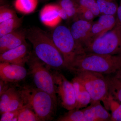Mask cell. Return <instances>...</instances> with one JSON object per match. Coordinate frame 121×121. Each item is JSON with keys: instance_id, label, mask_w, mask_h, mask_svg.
Segmentation results:
<instances>
[{"instance_id": "obj_1", "label": "cell", "mask_w": 121, "mask_h": 121, "mask_svg": "<svg viewBox=\"0 0 121 121\" xmlns=\"http://www.w3.org/2000/svg\"><path fill=\"white\" fill-rule=\"evenodd\" d=\"M26 37L31 43L36 56L48 67L56 70L66 68L61 53L51 36L39 28H32L26 32Z\"/></svg>"}, {"instance_id": "obj_2", "label": "cell", "mask_w": 121, "mask_h": 121, "mask_svg": "<svg viewBox=\"0 0 121 121\" xmlns=\"http://www.w3.org/2000/svg\"><path fill=\"white\" fill-rule=\"evenodd\" d=\"M121 67V55L84 52L78 55L67 69L75 74L83 71L102 74H115Z\"/></svg>"}, {"instance_id": "obj_3", "label": "cell", "mask_w": 121, "mask_h": 121, "mask_svg": "<svg viewBox=\"0 0 121 121\" xmlns=\"http://www.w3.org/2000/svg\"><path fill=\"white\" fill-rule=\"evenodd\" d=\"M25 104L34 110L41 121L50 120L57 105L50 94L36 87L25 86L20 90Z\"/></svg>"}, {"instance_id": "obj_4", "label": "cell", "mask_w": 121, "mask_h": 121, "mask_svg": "<svg viewBox=\"0 0 121 121\" xmlns=\"http://www.w3.org/2000/svg\"><path fill=\"white\" fill-rule=\"evenodd\" d=\"M84 51L87 53L102 55H121V24L118 20L112 29L91 43L85 48Z\"/></svg>"}, {"instance_id": "obj_5", "label": "cell", "mask_w": 121, "mask_h": 121, "mask_svg": "<svg viewBox=\"0 0 121 121\" xmlns=\"http://www.w3.org/2000/svg\"><path fill=\"white\" fill-rule=\"evenodd\" d=\"M75 77L89 92L91 102L102 101L107 109L109 92L106 77L103 74L90 71H83L75 74Z\"/></svg>"}, {"instance_id": "obj_6", "label": "cell", "mask_w": 121, "mask_h": 121, "mask_svg": "<svg viewBox=\"0 0 121 121\" xmlns=\"http://www.w3.org/2000/svg\"><path fill=\"white\" fill-rule=\"evenodd\" d=\"M52 38L63 56L67 69L78 55L84 52L78 47L70 28L63 25H58L52 32Z\"/></svg>"}, {"instance_id": "obj_7", "label": "cell", "mask_w": 121, "mask_h": 121, "mask_svg": "<svg viewBox=\"0 0 121 121\" xmlns=\"http://www.w3.org/2000/svg\"><path fill=\"white\" fill-rule=\"evenodd\" d=\"M26 63L36 87L48 93L57 101L54 77L50 67L36 56L30 55Z\"/></svg>"}, {"instance_id": "obj_8", "label": "cell", "mask_w": 121, "mask_h": 121, "mask_svg": "<svg viewBox=\"0 0 121 121\" xmlns=\"http://www.w3.org/2000/svg\"><path fill=\"white\" fill-rule=\"evenodd\" d=\"M52 73L56 93L60 98L62 106L68 111L76 108V99L72 82L68 81L63 75L59 72Z\"/></svg>"}, {"instance_id": "obj_9", "label": "cell", "mask_w": 121, "mask_h": 121, "mask_svg": "<svg viewBox=\"0 0 121 121\" xmlns=\"http://www.w3.org/2000/svg\"><path fill=\"white\" fill-rule=\"evenodd\" d=\"M0 97V114L19 109L25 105L20 91L13 87L8 86Z\"/></svg>"}, {"instance_id": "obj_10", "label": "cell", "mask_w": 121, "mask_h": 121, "mask_svg": "<svg viewBox=\"0 0 121 121\" xmlns=\"http://www.w3.org/2000/svg\"><path fill=\"white\" fill-rule=\"evenodd\" d=\"M93 22L80 19L74 20L70 28L76 44L83 52H85L84 48L89 44Z\"/></svg>"}, {"instance_id": "obj_11", "label": "cell", "mask_w": 121, "mask_h": 121, "mask_svg": "<svg viewBox=\"0 0 121 121\" xmlns=\"http://www.w3.org/2000/svg\"><path fill=\"white\" fill-rule=\"evenodd\" d=\"M27 72L24 66L10 63H0V78L5 82L16 83L26 78Z\"/></svg>"}, {"instance_id": "obj_12", "label": "cell", "mask_w": 121, "mask_h": 121, "mask_svg": "<svg viewBox=\"0 0 121 121\" xmlns=\"http://www.w3.org/2000/svg\"><path fill=\"white\" fill-rule=\"evenodd\" d=\"M117 20V16L100 15L98 20L92 24L90 40L87 46L98 37L112 29L116 25Z\"/></svg>"}, {"instance_id": "obj_13", "label": "cell", "mask_w": 121, "mask_h": 121, "mask_svg": "<svg viewBox=\"0 0 121 121\" xmlns=\"http://www.w3.org/2000/svg\"><path fill=\"white\" fill-rule=\"evenodd\" d=\"M30 56L27 45L25 43L0 54V62L24 66Z\"/></svg>"}, {"instance_id": "obj_14", "label": "cell", "mask_w": 121, "mask_h": 121, "mask_svg": "<svg viewBox=\"0 0 121 121\" xmlns=\"http://www.w3.org/2000/svg\"><path fill=\"white\" fill-rule=\"evenodd\" d=\"M82 110L84 121H111V114L100 101L91 102L90 105Z\"/></svg>"}, {"instance_id": "obj_15", "label": "cell", "mask_w": 121, "mask_h": 121, "mask_svg": "<svg viewBox=\"0 0 121 121\" xmlns=\"http://www.w3.org/2000/svg\"><path fill=\"white\" fill-rule=\"evenodd\" d=\"M60 6L58 4H50L44 6L39 13L42 23L49 27H56L62 19L60 16Z\"/></svg>"}, {"instance_id": "obj_16", "label": "cell", "mask_w": 121, "mask_h": 121, "mask_svg": "<svg viewBox=\"0 0 121 121\" xmlns=\"http://www.w3.org/2000/svg\"><path fill=\"white\" fill-rule=\"evenodd\" d=\"M26 32L15 31L0 37V54L26 43Z\"/></svg>"}, {"instance_id": "obj_17", "label": "cell", "mask_w": 121, "mask_h": 121, "mask_svg": "<svg viewBox=\"0 0 121 121\" xmlns=\"http://www.w3.org/2000/svg\"><path fill=\"white\" fill-rule=\"evenodd\" d=\"M72 82L73 86L75 93L76 108L80 109L86 107L92 101L89 92L82 84L75 77L72 79Z\"/></svg>"}, {"instance_id": "obj_18", "label": "cell", "mask_w": 121, "mask_h": 121, "mask_svg": "<svg viewBox=\"0 0 121 121\" xmlns=\"http://www.w3.org/2000/svg\"><path fill=\"white\" fill-rule=\"evenodd\" d=\"M101 15L117 16L118 4L117 0H95Z\"/></svg>"}, {"instance_id": "obj_19", "label": "cell", "mask_w": 121, "mask_h": 121, "mask_svg": "<svg viewBox=\"0 0 121 121\" xmlns=\"http://www.w3.org/2000/svg\"><path fill=\"white\" fill-rule=\"evenodd\" d=\"M38 0H15L14 6L15 9L24 14H30L36 9Z\"/></svg>"}, {"instance_id": "obj_20", "label": "cell", "mask_w": 121, "mask_h": 121, "mask_svg": "<svg viewBox=\"0 0 121 121\" xmlns=\"http://www.w3.org/2000/svg\"><path fill=\"white\" fill-rule=\"evenodd\" d=\"M109 92L114 99L121 103V82L115 75L106 77Z\"/></svg>"}, {"instance_id": "obj_21", "label": "cell", "mask_w": 121, "mask_h": 121, "mask_svg": "<svg viewBox=\"0 0 121 121\" xmlns=\"http://www.w3.org/2000/svg\"><path fill=\"white\" fill-rule=\"evenodd\" d=\"M21 23V19L17 16L0 23V37L16 31Z\"/></svg>"}, {"instance_id": "obj_22", "label": "cell", "mask_w": 121, "mask_h": 121, "mask_svg": "<svg viewBox=\"0 0 121 121\" xmlns=\"http://www.w3.org/2000/svg\"><path fill=\"white\" fill-rule=\"evenodd\" d=\"M58 4L65 11L69 19H75L79 8L75 0H60Z\"/></svg>"}, {"instance_id": "obj_23", "label": "cell", "mask_w": 121, "mask_h": 121, "mask_svg": "<svg viewBox=\"0 0 121 121\" xmlns=\"http://www.w3.org/2000/svg\"><path fill=\"white\" fill-rule=\"evenodd\" d=\"M107 110L111 112V121H121V103L110 93Z\"/></svg>"}, {"instance_id": "obj_24", "label": "cell", "mask_w": 121, "mask_h": 121, "mask_svg": "<svg viewBox=\"0 0 121 121\" xmlns=\"http://www.w3.org/2000/svg\"><path fill=\"white\" fill-rule=\"evenodd\" d=\"M41 121L34 110L28 104H25L20 109L18 121Z\"/></svg>"}, {"instance_id": "obj_25", "label": "cell", "mask_w": 121, "mask_h": 121, "mask_svg": "<svg viewBox=\"0 0 121 121\" xmlns=\"http://www.w3.org/2000/svg\"><path fill=\"white\" fill-rule=\"evenodd\" d=\"M58 121H84V114L82 109L75 108L59 117Z\"/></svg>"}, {"instance_id": "obj_26", "label": "cell", "mask_w": 121, "mask_h": 121, "mask_svg": "<svg viewBox=\"0 0 121 121\" xmlns=\"http://www.w3.org/2000/svg\"><path fill=\"white\" fill-rule=\"evenodd\" d=\"M78 5L91 11L96 17H99L101 15L99 8L95 0H75Z\"/></svg>"}, {"instance_id": "obj_27", "label": "cell", "mask_w": 121, "mask_h": 121, "mask_svg": "<svg viewBox=\"0 0 121 121\" xmlns=\"http://www.w3.org/2000/svg\"><path fill=\"white\" fill-rule=\"evenodd\" d=\"M95 17V16L90 10L79 6L77 16L74 20L80 19L93 22Z\"/></svg>"}, {"instance_id": "obj_28", "label": "cell", "mask_w": 121, "mask_h": 121, "mask_svg": "<svg viewBox=\"0 0 121 121\" xmlns=\"http://www.w3.org/2000/svg\"><path fill=\"white\" fill-rule=\"evenodd\" d=\"M17 17L15 11L7 5L0 7V23Z\"/></svg>"}, {"instance_id": "obj_29", "label": "cell", "mask_w": 121, "mask_h": 121, "mask_svg": "<svg viewBox=\"0 0 121 121\" xmlns=\"http://www.w3.org/2000/svg\"><path fill=\"white\" fill-rule=\"evenodd\" d=\"M20 109L12 111H8L1 114L0 121H18Z\"/></svg>"}, {"instance_id": "obj_30", "label": "cell", "mask_w": 121, "mask_h": 121, "mask_svg": "<svg viewBox=\"0 0 121 121\" xmlns=\"http://www.w3.org/2000/svg\"><path fill=\"white\" fill-rule=\"evenodd\" d=\"M117 17L118 20L121 24V0L119 1L118 8L117 10Z\"/></svg>"}, {"instance_id": "obj_31", "label": "cell", "mask_w": 121, "mask_h": 121, "mask_svg": "<svg viewBox=\"0 0 121 121\" xmlns=\"http://www.w3.org/2000/svg\"><path fill=\"white\" fill-rule=\"evenodd\" d=\"M114 75L121 82V67L114 74Z\"/></svg>"}]
</instances>
